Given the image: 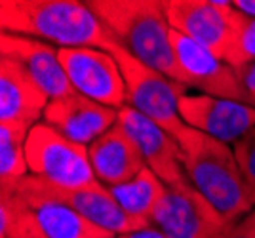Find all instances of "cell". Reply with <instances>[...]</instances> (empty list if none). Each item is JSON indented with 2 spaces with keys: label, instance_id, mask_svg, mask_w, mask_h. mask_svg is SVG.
<instances>
[{
  "label": "cell",
  "instance_id": "obj_1",
  "mask_svg": "<svg viewBox=\"0 0 255 238\" xmlns=\"http://www.w3.org/2000/svg\"><path fill=\"white\" fill-rule=\"evenodd\" d=\"M181 147V164L189 183L227 217L240 221L254 210L248 187L229 143L185 126L175 135Z\"/></svg>",
  "mask_w": 255,
  "mask_h": 238
},
{
  "label": "cell",
  "instance_id": "obj_2",
  "mask_svg": "<svg viewBox=\"0 0 255 238\" xmlns=\"http://www.w3.org/2000/svg\"><path fill=\"white\" fill-rule=\"evenodd\" d=\"M2 33L32 36L57 48H105L113 38L84 0H0Z\"/></svg>",
  "mask_w": 255,
  "mask_h": 238
},
{
  "label": "cell",
  "instance_id": "obj_3",
  "mask_svg": "<svg viewBox=\"0 0 255 238\" xmlns=\"http://www.w3.org/2000/svg\"><path fill=\"white\" fill-rule=\"evenodd\" d=\"M113 38L143 63L181 82L162 0H84ZM183 84V82H181Z\"/></svg>",
  "mask_w": 255,
  "mask_h": 238
},
{
  "label": "cell",
  "instance_id": "obj_4",
  "mask_svg": "<svg viewBox=\"0 0 255 238\" xmlns=\"http://www.w3.org/2000/svg\"><path fill=\"white\" fill-rule=\"evenodd\" d=\"M103 50L117 57L126 82L128 107L135 109L175 137L187 126L179 115V99L187 94V86L143 63L117 40H111Z\"/></svg>",
  "mask_w": 255,
  "mask_h": 238
},
{
  "label": "cell",
  "instance_id": "obj_5",
  "mask_svg": "<svg viewBox=\"0 0 255 238\" xmlns=\"http://www.w3.org/2000/svg\"><path fill=\"white\" fill-rule=\"evenodd\" d=\"M25 156L32 175L57 187L80 189L97 181L88 147L65 137L46 122H38L31 128Z\"/></svg>",
  "mask_w": 255,
  "mask_h": 238
},
{
  "label": "cell",
  "instance_id": "obj_6",
  "mask_svg": "<svg viewBox=\"0 0 255 238\" xmlns=\"http://www.w3.org/2000/svg\"><path fill=\"white\" fill-rule=\"evenodd\" d=\"M150 225L168 238H221L233 223L223 217L189 181L166 185Z\"/></svg>",
  "mask_w": 255,
  "mask_h": 238
},
{
  "label": "cell",
  "instance_id": "obj_7",
  "mask_svg": "<svg viewBox=\"0 0 255 238\" xmlns=\"http://www.w3.org/2000/svg\"><path fill=\"white\" fill-rule=\"evenodd\" d=\"M59 59L75 92L107 107L126 105V82L111 52L92 46L59 48Z\"/></svg>",
  "mask_w": 255,
  "mask_h": 238
},
{
  "label": "cell",
  "instance_id": "obj_8",
  "mask_svg": "<svg viewBox=\"0 0 255 238\" xmlns=\"http://www.w3.org/2000/svg\"><path fill=\"white\" fill-rule=\"evenodd\" d=\"M170 38L181 82L185 86L196 88L208 96L254 105L238 78L236 69L229 65L223 57L175 31H171Z\"/></svg>",
  "mask_w": 255,
  "mask_h": 238
},
{
  "label": "cell",
  "instance_id": "obj_9",
  "mask_svg": "<svg viewBox=\"0 0 255 238\" xmlns=\"http://www.w3.org/2000/svg\"><path fill=\"white\" fill-rule=\"evenodd\" d=\"M0 189L8 191L31 212L48 238H115L117 235L97 227L71 206L50 196L38 185L36 175L27 173L19 179L0 181Z\"/></svg>",
  "mask_w": 255,
  "mask_h": 238
},
{
  "label": "cell",
  "instance_id": "obj_10",
  "mask_svg": "<svg viewBox=\"0 0 255 238\" xmlns=\"http://www.w3.org/2000/svg\"><path fill=\"white\" fill-rule=\"evenodd\" d=\"M171 31L202 44L225 57L234 33L233 6H217L212 0H162Z\"/></svg>",
  "mask_w": 255,
  "mask_h": 238
},
{
  "label": "cell",
  "instance_id": "obj_11",
  "mask_svg": "<svg viewBox=\"0 0 255 238\" xmlns=\"http://www.w3.org/2000/svg\"><path fill=\"white\" fill-rule=\"evenodd\" d=\"M179 115L187 126L223 143H236L255 126L254 105L208 94L181 96Z\"/></svg>",
  "mask_w": 255,
  "mask_h": 238
},
{
  "label": "cell",
  "instance_id": "obj_12",
  "mask_svg": "<svg viewBox=\"0 0 255 238\" xmlns=\"http://www.w3.org/2000/svg\"><path fill=\"white\" fill-rule=\"evenodd\" d=\"M118 124L137 145L147 168H150L164 183L179 185L189 181L181 164L179 143L170 131L128 105L118 109Z\"/></svg>",
  "mask_w": 255,
  "mask_h": 238
},
{
  "label": "cell",
  "instance_id": "obj_13",
  "mask_svg": "<svg viewBox=\"0 0 255 238\" xmlns=\"http://www.w3.org/2000/svg\"><path fill=\"white\" fill-rule=\"evenodd\" d=\"M118 120V109L107 107L78 92L50 99L44 111V122L65 137L90 147Z\"/></svg>",
  "mask_w": 255,
  "mask_h": 238
},
{
  "label": "cell",
  "instance_id": "obj_14",
  "mask_svg": "<svg viewBox=\"0 0 255 238\" xmlns=\"http://www.w3.org/2000/svg\"><path fill=\"white\" fill-rule=\"evenodd\" d=\"M36 179H38V185L42 187V191H46L50 196L71 206L78 214H82L86 219L96 223L97 227L105 229L117 237H122V235L133 233V231H139V229H145L150 225L149 221L129 216L113 198L109 187H105L99 181H94V183L80 187V189H63V187L44 181L38 175H36Z\"/></svg>",
  "mask_w": 255,
  "mask_h": 238
},
{
  "label": "cell",
  "instance_id": "obj_15",
  "mask_svg": "<svg viewBox=\"0 0 255 238\" xmlns=\"http://www.w3.org/2000/svg\"><path fill=\"white\" fill-rule=\"evenodd\" d=\"M0 54L15 59L50 99L75 92L59 59V48L32 36L2 33Z\"/></svg>",
  "mask_w": 255,
  "mask_h": 238
},
{
  "label": "cell",
  "instance_id": "obj_16",
  "mask_svg": "<svg viewBox=\"0 0 255 238\" xmlns=\"http://www.w3.org/2000/svg\"><path fill=\"white\" fill-rule=\"evenodd\" d=\"M50 98L15 59L0 57V122L32 128L44 119Z\"/></svg>",
  "mask_w": 255,
  "mask_h": 238
},
{
  "label": "cell",
  "instance_id": "obj_17",
  "mask_svg": "<svg viewBox=\"0 0 255 238\" xmlns=\"http://www.w3.org/2000/svg\"><path fill=\"white\" fill-rule=\"evenodd\" d=\"M88 154L96 179L105 187L126 183L147 168L137 145L118 120L88 147Z\"/></svg>",
  "mask_w": 255,
  "mask_h": 238
},
{
  "label": "cell",
  "instance_id": "obj_18",
  "mask_svg": "<svg viewBox=\"0 0 255 238\" xmlns=\"http://www.w3.org/2000/svg\"><path fill=\"white\" fill-rule=\"evenodd\" d=\"M109 191L129 216L150 223V216L164 196L166 183L150 168H143L133 179L109 187Z\"/></svg>",
  "mask_w": 255,
  "mask_h": 238
},
{
  "label": "cell",
  "instance_id": "obj_19",
  "mask_svg": "<svg viewBox=\"0 0 255 238\" xmlns=\"http://www.w3.org/2000/svg\"><path fill=\"white\" fill-rule=\"evenodd\" d=\"M31 128L19 122H0V181L27 175L25 145Z\"/></svg>",
  "mask_w": 255,
  "mask_h": 238
},
{
  "label": "cell",
  "instance_id": "obj_20",
  "mask_svg": "<svg viewBox=\"0 0 255 238\" xmlns=\"http://www.w3.org/2000/svg\"><path fill=\"white\" fill-rule=\"evenodd\" d=\"M229 65L240 67L255 61V17L234 13V33L223 57Z\"/></svg>",
  "mask_w": 255,
  "mask_h": 238
},
{
  "label": "cell",
  "instance_id": "obj_21",
  "mask_svg": "<svg viewBox=\"0 0 255 238\" xmlns=\"http://www.w3.org/2000/svg\"><path fill=\"white\" fill-rule=\"evenodd\" d=\"M234 156L255 208V126L234 143Z\"/></svg>",
  "mask_w": 255,
  "mask_h": 238
},
{
  "label": "cell",
  "instance_id": "obj_22",
  "mask_svg": "<svg viewBox=\"0 0 255 238\" xmlns=\"http://www.w3.org/2000/svg\"><path fill=\"white\" fill-rule=\"evenodd\" d=\"M0 191H4V189H0ZM6 193H8V191H6ZM13 198H15V196H13ZM15 200H17V198H15ZM17 204H19L17 214H15L13 221L10 223L8 231L0 238H48L44 235L42 229H40V225L36 223V219H34V216H32L31 212H29L19 200H17Z\"/></svg>",
  "mask_w": 255,
  "mask_h": 238
},
{
  "label": "cell",
  "instance_id": "obj_23",
  "mask_svg": "<svg viewBox=\"0 0 255 238\" xmlns=\"http://www.w3.org/2000/svg\"><path fill=\"white\" fill-rule=\"evenodd\" d=\"M221 238H255V219L252 214L242 217L240 221L233 223L223 233Z\"/></svg>",
  "mask_w": 255,
  "mask_h": 238
},
{
  "label": "cell",
  "instance_id": "obj_24",
  "mask_svg": "<svg viewBox=\"0 0 255 238\" xmlns=\"http://www.w3.org/2000/svg\"><path fill=\"white\" fill-rule=\"evenodd\" d=\"M234 69H236L238 78H240L242 86H244V90L248 92V96H250V99H252V103H254V107H255V61L246 63V65H240V67H234Z\"/></svg>",
  "mask_w": 255,
  "mask_h": 238
},
{
  "label": "cell",
  "instance_id": "obj_25",
  "mask_svg": "<svg viewBox=\"0 0 255 238\" xmlns=\"http://www.w3.org/2000/svg\"><path fill=\"white\" fill-rule=\"evenodd\" d=\"M118 238H168L160 229H156L154 225H149L145 229H139V231H133V233H128V235H122Z\"/></svg>",
  "mask_w": 255,
  "mask_h": 238
},
{
  "label": "cell",
  "instance_id": "obj_26",
  "mask_svg": "<svg viewBox=\"0 0 255 238\" xmlns=\"http://www.w3.org/2000/svg\"><path fill=\"white\" fill-rule=\"evenodd\" d=\"M233 8L238 11H242L244 15L255 17V0H231Z\"/></svg>",
  "mask_w": 255,
  "mask_h": 238
},
{
  "label": "cell",
  "instance_id": "obj_27",
  "mask_svg": "<svg viewBox=\"0 0 255 238\" xmlns=\"http://www.w3.org/2000/svg\"><path fill=\"white\" fill-rule=\"evenodd\" d=\"M213 4H217V6H223V8H227V6H233V2L231 0H212Z\"/></svg>",
  "mask_w": 255,
  "mask_h": 238
},
{
  "label": "cell",
  "instance_id": "obj_28",
  "mask_svg": "<svg viewBox=\"0 0 255 238\" xmlns=\"http://www.w3.org/2000/svg\"><path fill=\"white\" fill-rule=\"evenodd\" d=\"M250 214H252V216H254V219H255V208L252 210V212H250Z\"/></svg>",
  "mask_w": 255,
  "mask_h": 238
},
{
  "label": "cell",
  "instance_id": "obj_29",
  "mask_svg": "<svg viewBox=\"0 0 255 238\" xmlns=\"http://www.w3.org/2000/svg\"><path fill=\"white\" fill-rule=\"evenodd\" d=\"M115 238H118V237H115Z\"/></svg>",
  "mask_w": 255,
  "mask_h": 238
}]
</instances>
